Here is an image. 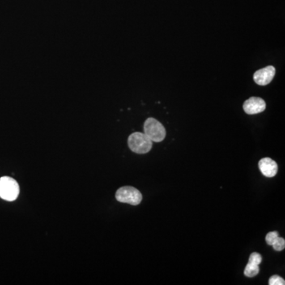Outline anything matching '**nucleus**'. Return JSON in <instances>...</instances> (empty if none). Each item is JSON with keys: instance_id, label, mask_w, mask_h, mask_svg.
Instances as JSON below:
<instances>
[{"instance_id": "nucleus-1", "label": "nucleus", "mask_w": 285, "mask_h": 285, "mask_svg": "<svg viewBox=\"0 0 285 285\" xmlns=\"http://www.w3.org/2000/svg\"><path fill=\"white\" fill-rule=\"evenodd\" d=\"M152 141L144 133H134L129 136L128 144L131 151L137 154H146L151 151Z\"/></svg>"}, {"instance_id": "nucleus-2", "label": "nucleus", "mask_w": 285, "mask_h": 285, "mask_svg": "<svg viewBox=\"0 0 285 285\" xmlns=\"http://www.w3.org/2000/svg\"><path fill=\"white\" fill-rule=\"evenodd\" d=\"M143 131L152 142H162L167 135L164 126L152 117L146 120L143 125Z\"/></svg>"}, {"instance_id": "nucleus-3", "label": "nucleus", "mask_w": 285, "mask_h": 285, "mask_svg": "<svg viewBox=\"0 0 285 285\" xmlns=\"http://www.w3.org/2000/svg\"><path fill=\"white\" fill-rule=\"evenodd\" d=\"M19 185L14 178L2 177L0 178V197L5 201H13L19 195Z\"/></svg>"}, {"instance_id": "nucleus-4", "label": "nucleus", "mask_w": 285, "mask_h": 285, "mask_svg": "<svg viewBox=\"0 0 285 285\" xmlns=\"http://www.w3.org/2000/svg\"><path fill=\"white\" fill-rule=\"evenodd\" d=\"M115 197L119 202L131 205H140L142 199L141 192L133 186L121 187L117 189Z\"/></svg>"}, {"instance_id": "nucleus-5", "label": "nucleus", "mask_w": 285, "mask_h": 285, "mask_svg": "<svg viewBox=\"0 0 285 285\" xmlns=\"http://www.w3.org/2000/svg\"><path fill=\"white\" fill-rule=\"evenodd\" d=\"M266 104L265 101L258 97H251L243 103V109L249 115L257 114L265 111Z\"/></svg>"}, {"instance_id": "nucleus-6", "label": "nucleus", "mask_w": 285, "mask_h": 285, "mask_svg": "<svg viewBox=\"0 0 285 285\" xmlns=\"http://www.w3.org/2000/svg\"><path fill=\"white\" fill-rule=\"evenodd\" d=\"M276 69L273 66L265 67L264 69L257 71L253 74V80L260 86L269 84L275 76Z\"/></svg>"}, {"instance_id": "nucleus-7", "label": "nucleus", "mask_w": 285, "mask_h": 285, "mask_svg": "<svg viewBox=\"0 0 285 285\" xmlns=\"http://www.w3.org/2000/svg\"><path fill=\"white\" fill-rule=\"evenodd\" d=\"M258 167L261 174L268 178L274 177L277 175L278 170L277 163L270 158H264L261 159L258 163Z\"/></svg>"}, {"instance_id": "nucleus-8", "label": "nucleus", "mask_w": 285, "mask_h": 285, "mask_svg": "<svg viewBox=\"0 0 285 285\" xmlns=\"http://www.w3.org/2000/svg\"><path fill=\"white\" fill-rule=\"evenodd\" d=\"M259 266L256 264L248 262L244 270V274L247 277H253L257 276L259 273Z\"/></svg>"}, {"instance_id": "nucleus-9", "label": "nucleus", "mask_w": 285, "mask_h": 285, "mask_svg": "<svg viewBox=\"0 0 285 285\" xmlns=\"http://www.w3.org/2000/svg\"><path fill=\"white\" fill-rule=\"evenodd\" d=\"M273 249L277 251H282L285 248V240L283 238L278 237L276 239L275 242L273 243Z\"/></svg>"}, {"instance_id": "nucleus-10", "label": "nucleus", "mask_w": 285, "mask_h": 285, "mask_svg": "<svg viewBox=\"0 0 285 285\" xmlns=\"http://www.w3.org/2000/svg\"><path fill=\"white\" fill-rule=\"evenodd\" d=\"M269 285H285V281L282 277L280 276H272L269 280Z\"/></svg>"}, {"instance_id": "nucleus-11", "label": "nucleus", "mask_w": 285, "mask_h": 285, "mask_svg": "<svg viewBox=\"0 0 285 285\" xmlns=\"http://www.w3.org/2000/svg\"><path fill=\"white\" fill-rule=\"evenodd\" d=\"M278 236H279V234H278L277 231H272V232H269V233H268L267 235H266L265 241L267 243L268 245L272 246Z\"/></svg>"}, {"instance_id": "nucleus-12", "label": "nucleus", "mask_w": 285, "mask_h": 285, "mask_svg": "<svg viewBox=\"0 0 285 285\" xmlns=\"http://www.w3.org/2000/svg\"><path fill=\"white\" fill-rule=\"evenodd\" d=\"M261 261H262V257L260 253H256V252L251 253L249 256V262L259 265Z\"/></svg>"}]
</instances>
